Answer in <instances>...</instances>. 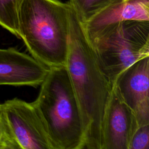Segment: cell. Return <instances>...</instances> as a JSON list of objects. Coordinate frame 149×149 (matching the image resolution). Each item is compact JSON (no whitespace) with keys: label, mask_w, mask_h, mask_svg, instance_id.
Returning <instances> with one entry per match:
<instances>
[{"label":"cell","mask_w":149,"mask_h":149,"mask_svg":"<svg viewBox=\"0 0 149 149\" xmlns=\"http://www.w3.org/2000/svg\"><path fill=\"white\" fill-rule=\"evenodd\" d=\"M139 124L132 109L113 87L102 128V149H128Z\"/></svg>","instance_id":"ba28073f"},{"label":"cell","mask_w":149,"mask_h":149,"mask_svg":"<svg viewBox=\"0 0 149 149\" xmlns=\"http://www.w3.org/2000/svg\"><path fill=\"white\" fill-rule=\"evenodd\" d=\"M128 20L149 21V0H114L82 24L91 40L108 27Z\"/></svg>","instance_id":"9c48e42d"},{"label":"cell","mask_w":149,"mask_h":149,"mask_svg":"<svg viewBox=\"0 0 149 149\" xmlns=\"http://www.w3.org/2000/svg\"><path fill=\"white\" fill-rule=\"evenodd\" d=\"M128 149H149V124L138 126L131 137Z\"/></svg>","instance_id":"7c38bea8"},{"label":"cell","mask_w":149,"mask_h":149,"mask_svg":"<svg viewBox=\"0 0 149 149\" xmlns=\"http://www.w3.org/2000/svg\"><path fill=\"white\" fill-rule=\"evenodd\" d=\"M69 2L21 0L18 12L19 38L36 60L48 68L65 65L71 16Z\"/></svg>","instance_id":"7a4b0ae2"},{"label":"cell","mask_w":149,"mask_h":149,"mask_svg":"<svg viewBox=\"0 0 149 149\" xmlns=\"http://www.w3.org/2000/svg\"><path fill=\"white\" fill-rule=\"evenodd\" d=\"M32 102L47 129L52 149H84L81 109L65 66L49 69Z\"/></svg>","instance_id":"3957f363"},{"label":"cell","mask_w":149,"mask_h":149,"mask_svg":"<svg viewBox=\"0 0 149 149\" xmlns=\"http://www.w3.org/2000/svg\"><path fill=\"white\" fill-rule=\"evenodd\" d=\"M114 0H69L82 23H84Z\"/></svg>","instance_id":"8fae6325"},{"label":"cell","mask_w":149,"mask_h":149,"mask_svg":"<svg viewBox=\"0 0 149 149\" xmlns=\"http://www.w3.org/2000/svg\"><path fill=\"white\" fill-rule=\"evenodd\" d=\"M15 144L10 137L7 129L0 118V149H16Z\"/></svg>","instance_id":"4fadbf2b"},{"label":"cell","mask_w":149,"mask_h":149,"mask_svg":"<svg viewBox=\"0 0 149 149\" xmlns=\"http://www.w3.org/2000/svg\"><path fill=\"white\" fill-rule=\"evenodd\" d=\"M113 87L134 113L139 126L149 124V56L123 70Z\"/></svg>","instance_id":"8992f818"},{"label":"cell","mask_w":149,"mask_h":149,"mask_svg":"<svg viewBox=\"0 0 149 149\" xmlns=\"http://www.w3.org/2000/svg\"><path fill=\"white\" fill-rule=\"evenodd\" d=\"M90 41L101 69L113 85L123 70L149 56V21L120 22Z\"/></svg>","instance_id":"277c9868"},{"label":"cell","mask_w":149,"mask_h":149,"mask_svg":"<svg viewBox=\"0 0 149 149\" xmlns=\"http://www.w3.org/2000/svg\"><path fill=\"white\" fill-rule=\"evenodd\" d=\"M21 0H0V26L19 37L18 12Z\"/></svg>","instance_id":"30bf717a"},{"label":"cell","mask_w":149,"mask_h":149,"mask_svg":"<svg viewBox=\"0 0 149 149\" xmlns=\"http://www.w3.org/2000/svg\"><path fill=\"white\" fill-rule=\"evenodd\" d=\"M48 68L13 47L0 48V86H40Z\"/></svg>","instance_id":"52a82bcc"},{"label":"cell","mask_w":149,"mask_h":149,"mask_svg":"<svg viewBox=\"0 0 149 149\" xmlns=\"http://www.w3.org/2000/svg\"><path fill=\"white\" fill-rule=\"evenodd\" d=\"M83 121L84 149H102V128L113 84L98 63L74 10L71 16L65 65Z\"/></svg>","instance_id":"6da1fadb"},{"label":"cell","mask_w":149,"mask_h":149,"mask_svg":"<svg viewBox=\"0 0 149 149\" xmlns=\"http://www.w3.org/2000/svg\"><path fill=\"white\" fill-rule=\"evenodd\" d=\"M0 118L17 148L52 149L47 129L32 102L14 98L0 104Z\"/></svg>","instance_id":"5b68a950"}]
</instances>
